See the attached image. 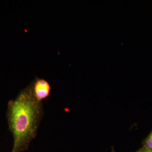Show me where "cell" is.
<instances>
[{
  "instance_id": "cell-1",
  "label": "cell",
  "mask_w": 152,
  "mask_h": 152,
  "mask_svg": "<svg viewBox=\"0 0 152 152\" xmlns=\"http://www.w3.org/2000/svg\"><path fill=\"white\" fill-rule=\"evenodd\" d=\"M43 115L42 102L33 95L31 84L19 93L9 104L8 118L14 137L12 152H23L28 149L37 135Z\"/></svg>"
},
{
  "instance_id": "cell-2",
  "label": "cell",
  "mask_w": 152,
  "mask_h": 152,
  "mask_svg": "<svg viewBox=\"0 0 152 152\" xmlns=\"http://www.w3.org/2000/svg\"><path fill=\"white\" fill-rule=\"evenodd\" d=\"M31 85L33 95L39 102H42L49 96L51 88L50 83L45 79L36 77Z\"/></svg>"
},
{
  "instance_id": "cell-3",
  "label": "cell",
  "mask_w": 152,
  "mask_h": 152,
  "mask_svg": "<svg viewBox=\"0 0 152 152\" xmlns=\"http://www.w3.org/2000/svg\"><path fill=\"white\" fill-rule=\"evenodd\" d=\"M143 147L152 151V131L143 142Z\"/></svg>"
},
{
  "instance_id": "cell-4",
  "label": "cell",
  "mask_w": 152,
  "mask_h": 152,
  "mask_svg": "<svg viewBox=\"0 0 152 152\" xmlns=\"http://www.w3.org/2000/svg\"><path fill=\"white\" fill-rule=\"evenodd\" d=\"M142 152H152V151H150L146 148L143 147Z\"/></svg>"
},
{
  "instance_id": "cell-5",
  "label": "cell",
  "mask_w": 152,
  "mask_h": 152,
  "mask_svg": "<svg viewBox=\"0 0 152 152\" xmlns=\"http://www.w3.org/2000/svg\"><path fill=\"white\" fill-rule=\"evenodd\" d=\"M142 150L143 148H142L141 149H140L139 150V151H137L136 152H142Z\"/></svg>"
}]
</instances>
